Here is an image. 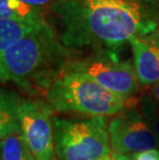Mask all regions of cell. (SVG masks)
I'll list each match as a JSON object with an SVG mask.
<instances>
[{"label":"cell","mask_w":159,"mask_h":160,"mask_svg":"<svg viewBox=\"0 0 159 160\" xmlns=\"http://www.w3.org/2000/svg\"><path fill=\"white\" fill-rule=\"evenodd\" d=\"M21 1L26 3V4L34 6V8H42V6H46V5L49 6V5H51L54 1H55V0H21Z\"/></svg>","instance_id":"cell-15"},{"label":"cell","mask_w":159,"mask_h":160,"mask_svg":"<svg viewBox=\"0 0 159 160\" xmlns=\"http://www.w3.org/2000/svg\"><path fill=\"white\" fill-rule=\"evenodd\" d=\"M49 11L62 45L70 51H117L157 28L141 0H55Z\"/></svg>","instance_id":"cell-1"},{"label":"cell","mask_w":159,"mask_h":160,"mask_svg":"<svg viewBox=\"0 0 159 160\" xmlns=\"http://www.w3.org/2000/svg\"><path fill=\"white\" fill-rule=\"evenodd\" d=\"M129 45L138 84L143 87H152L159 82V48L148 35L132 37Z\"/></svg>","instance_id":"cell-8"},{"label":"cell","mask_w":159,"mask_h":160,"mask_svg":"<svg viewBox=\"0 0 159 160\" xmlns=\"http://www.w3.org/2000/svg\"><path fill=\"white\" fill-rule=\"evenodd\" d=\"M16 94L0 89V142L20 133L19 102Z\"/></svg>","instance_id":"cell-9"},{"label":"cell","mask_w":159,"mask_h":160,"mask_svg":"<svg viewBox=\"0 0 159 160\" xmlns=\"http://www.w3.org/2000/svg\"><path fill=\"white\" fill-rule=\"evenodd\" d=\"M72 51L48 21L20 39L0 59V82H13L24 91H47L69 63Z\"/></svg>","instance_id":"cell-2"},{"label":"cell","mask_w":159,"mask_h":160,"mask_svg":"<svg viewBox=\"0 0 159 160\" xmlns=\"http://www.w3.org/2000/svg\"><path fill=\"white\" fill-rule=\"evenodd\" d=\"M42 21H22V20H0V59L6 51L20 39L45 23Z\"/></svg>","instance_id":"cell-10"},{"label":"cell","mask_w":159,"mask_h":160,"mask_svg":"<svg viewBox=\"0 0 159 160\" xmlns=\"http://www.w3.org/2000/svg\"><path fill=\"white\" fill-rule=\"evenodd\" d=\"M65 69L85 74L106 90L128 100L140 90L132 63L121 60L115 52L99 51L84 60L69 62Z\"/></svg>","instance_id":"cell-5"},{"label":"cell","mask_w":159,"mask_h":160,"mask_svg":"<svg viewBox=\"0 0 159 160\" xmlns=\"http://www.w3.org/2000/svg\"><path fill=\"white\" fill-rule=\"evenodd\" d=\"M148 36H149V38H150L152 42H153L155 45L159 48V31H158V29L156 28L153 32L150 33Z\"/></svg>","instance_id":"cell-17"},{"label":"cell","mask_w":159,"mask_h":160,"mask_svg":"<svg viewBox=\"0 0 159 160\" xmlns=\"http://www.w3.org/2000/svg\"><path fill=\"white\" fill-rule=\"evenodd\" d=\"M140 104L142 116L153 130L159 142V105L149 95H145L141 98Z\"/></svg>","instance_id":"cell-13"},{"label":"cell","mask_w":159,"mask_h":160,"mask_svg":"<svg viewBox=\"0 0 159 160\" xmlns=\"http://www.w3.org/2000/svg\"><path fill=\"white\" fill-rule=\"evenodd\" d=\"M53 108L40 99H20V133L35 160H57L54 146Z\"/></svg>","instance_id":"cell-6"},{"label":"cell","mask_w":159,"mask_h":160,"mask_svg":"<svg viewBox=\"0 0 159 160\" xmlns=\"http://www.w3.org/2000/svg\"><path fill=\"white\" fill-rule=\"evenodd\" d=\"M0 20L42 21V9L22 2L21 0H0Z\"/></svg>","instance_id":"cell-11"},{"label":"cell","mask_w":159,"mask_h":160,"mask_svg":"<svg viewBox=\"0 0 159 160\" xmlns=\"http://www.w3.org/2000/svg\"><path fill=\"white\" fill-rule=\"evenodd\" d=\"M99 160H117V159L114 157L113 154H111L110 156H107V157H104V158H102V159H99Z\"/></svg>","instance_id":"cell-18"},{"label":"cell","mask_w":159,"mask_h":160,"mask_svg":"<svg viewBox=\"0 0 159 160\" xmlns=\"http://www.w3.org/2000/svg\"><path fill=\"white\" fill-rule=\"evenodd\" d=\"M152 99L159 105V82L150 87V94H149Z\"/></svg>","instance_id":"cell-16"},{"label":"cell","mask_w":159,"mask_h":160,"mask_svg":"<svg viewBox=\"0 0 159 160\" xmlns=\"http://www.w3.org/2000/svg\"><path fill=\"white\" fill-rule=\"evenodd\" d=\"M141 1L147 6L151 18L156 24L159 31V0H141Z\"/></svg>","instance_id":"cell-14"},{"label":"cell","mask_w":159,"mask_h":160,"mask_svg":"<svg viewBox=\"0 0 159 160\" xmlns=\"http://www.w3.org/2000/svg\"><path fill=\"white\" fill-rule=\"evenodd\" d=\"M1 160H35L21 133L12 134L0 142Z\"/></svg>","instance_id":"cell-12"},{"label":"cell","mask_w":159,"mask_h":160,"mask_svg":"<svg viewBox=\"0 0 159 160\" xmlns=\"http://www.w3.org/2000/svg\"><path fill=\"white\" fill-rule=\"evenodd\" d=\"M112 153L131 155L159 149V142L153 130L137 108H127L114 116L107 123Z\"/></svg>","instance_id":"cell-7"},{"label":"cell","mask_w":159,"mask_h":160,"mask_svg":"<svg viewBox=\"0 0 159 160\" xmlns=\"http://www.w3.org/2000/svg\"><path fill=\"white\" fill-rule=\"evenodd\" d=\"M53 129L57 160H99L112 154L106 118L54 117Z\"/></svg>","instance_id":"cell-4"},{"label":"cell","mask_w":159,"mask_h":160,"mask_svg":"<svg viewBox=\"0 0 159 160\" xmlns=\"http://www.w3.org/2000/svg\"><path fill=\"white\" fill-rule=\"evenodd\" d=\"M54 111L88 117H114L129 108V101L99 86L85 74L65 69L46 93Z\"/></svg>","instance_id":"cell-3"},{"label":"cell","mask_w":159,"mask_h":160,"mask_svg":"<svg viewBox=\"0 0 159 160\" xmlns=\"http://www.w3.org/2000/svg\"><path fill=\"white\" fill-rule=\"evenodd\" d=\"M0 148H1V146H0ZM0 160H1V156H0Z\"/></svg>","instance_id":"cell-19"}]
</instances>
